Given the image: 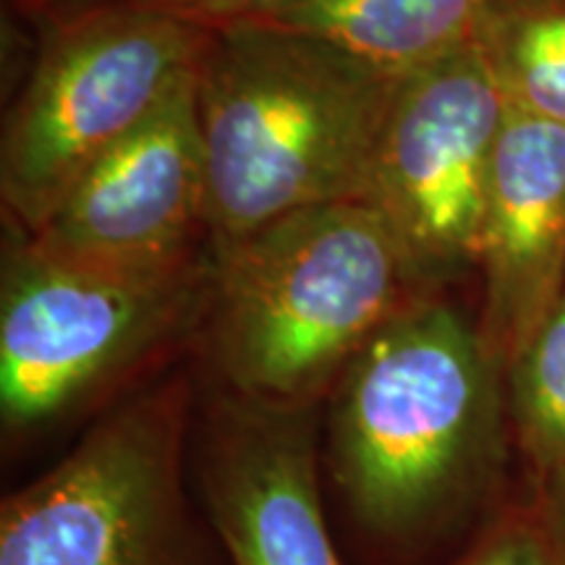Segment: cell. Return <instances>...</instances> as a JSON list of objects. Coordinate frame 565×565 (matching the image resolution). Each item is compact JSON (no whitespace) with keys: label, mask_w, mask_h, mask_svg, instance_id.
Segmentation results:
<instances>
[{"label":"cell","mask_w":565,"mask_h":565,"mask_svg":"<svg viewBox=\"0 0 565 565\" xmlns=\"http://www.w3.org/2000/svg\"><path fill=\"white\" fill-rule=\"evenodd\" d=\"M194 74L212 244L317 204L362 200L404 79L315 34L267 24L210 30Z\"/></svg>","instance_id":"cell-1"},{"label":"cell","mask_w":565,"mask_h":565,"mask_svg":"<svg viewBox=\"0 0 565 565\" xmlns=\"http://www.w3.org/2000/svg\"><path fill=\"white\" fill-rule=\"evenodd\" d=\"M500 377L477 324L414 296L345 364L333 456L364 524L414 532L482 482L500 445Z\"/></svg>","instance_id":"cell-2"},{"label":"cell","mask_w":565,"mask_h":565,"mask_svg":"<svg viewBox=\"0 0 565 565\" xmlns=\"http://www.w3.org/2000/svg\"><path fill=\"white\" fill-rule=\"evenodd\" d=\"M212 343L246 398L296 406L414 299L398 242L362 200L212 244Z\"/></svg>","instance_id":"cell-3"},{"label":"cell","mask_w":565,"mask_h":565,"mask_svg":"<svg viewBox=\"0 0 565 565\" xmlns=\"http://www.w3.org/2000/svg\"><path fill=\"white\" fill-rule=\"evenodd\" d=\"M207 32L126 0L95 3L55 30L0 139V196L24 236L196 66Z\"/></svg>","instance_id":"cell-4"},{"label":"cell","mask_w":565,"mask_h":565,"mask_svg":"<svg viewBox=\"0 0 565 565\" xmlns=\"http://www.w3.org/2000/svg\"><path fill=\"white\" fill-rule=\"evenodd\" d=\"M210 301V265L108 267L42 252L21 233L3 254L0 412L51 422L175 333Z\"/></svg>","instance_id":"cell-5"},{"label":"cell","mask_w":565,"mask_h":565,"mask_svg":"<svg viewBox=\"0 0 565 565\" xmlns=\"http://www.w3.org/2000/svg\"><path fill=\"white\" fill-rule=\"evenodd\" d=\"M505 110L477 38L406 74L395 89L362 202L383 215L416 291L479 265Z\"/></svg>","instance_id":"cell-6"},{"label":"cell","mask_w":565,"mask_h":565,"mask_svg":"<svg viewBox=\"0 0 565 565\" xmlns=\"http://www.w3.org/2000/svg\"><path fill=\"white\" fill-rule=\"evenodd\" d=\"M173 494V422L110 416L58 469L6 500L0 565H152Z\"/></svg>","instance_id":"cell-7"},{"label":"cell","mask_w":565,"mask_h":565,"mask_svg":"<svg viewBox=\"0 0 565 565\" xmlns=\"http://www.w3.org/2000/svg\"><path fill=\"white\" fill-rule=\"evenodd\" d=\"M194 68L82 175L51 221L26 236L34 246L108 267H160L192 257L194 231L204 228Z\"/></svg>","instance_id":"cell-8"},{"label":"cell","mask_w":565,"mask_h":565,"mask_svg":"<svg viewBox=\"0 0 565 565\" xmlns=\"http://www.w3.org/2000/svg\"><path fill=\"white\" fill-rule=\"evenodd\" d=\"M477 270V328L505 374L565 294V126L505 110Z\"/></svg>","instance_id":"cell-9"},{"label":"cell","mask_w":565,"mask_h":565,"mask_svg":"<svg viewBox=\"0 0 565 565\" xmlns=\"http://www.w3.org/2000/svg\"><path fill=\"white\" fill-rule=\"evenodd\" d=\"M233 565H343L320 508L315 448L296 406L246 398L217 422L204 469Z\"/></svg>","instance_id":"cell-10"},{"label":"cell","mask_w":565,"mask_h":565,"mask_svg":"<svg viewBox=\"0 0 565 565\" xmlns=\"http://www.w3.org/2000/svg\"><path fill=\"white\" fill-rule=\"evenodd\" d=\"M494 3L498 0H282L246 24L315 34L385 74L406 76L475 40Z\"/></svg>","instance_id":"cell-11"},{"label":"cell","mask_w":565,"mask_h":565,"mask_svg":"<svg viewBox=\"0 0 565 565\" xmlns=\"http://www.w3.org/2000/svg\"><path fill=\"white\" fill-rule=\"evenodd\" d=\"M477 42L508 110L565 126V0H498Z\"/></svg>","instance_id":"cell-12"},{"label":"cell","mask_w":565,"mask_h":565,"mask_svg":"<svg viewBox=\"0 0 565 565\" xmlns=\"http://www.w3.org/2000/svg\"><path fill=\"white\" fill-rule=\"evenodd\" d=\"M508 414L545 482L565 479V294L508 366Z\"/></svg>","instance_id":"cell-13"},{"label":"cell","mask_w":565,"mask_h":565,"mask_svg":"<svg viewBox=\"0 0 565 565\" xmlns=\"http://www.w3.org/2000/svg\"><path fill=\"white\" fill-rule=\"evenodd\" d=\"M461 565H565V555L545 519L540 524L515 521L494 532Z\"/></svg>","instance_id":"cell-14"},{"label":"cell","mask_w":565,"mask_h":565,"mask_svg":"<svg viewBox=\"0 0 565 565\" xmlns=\"http://www.w3.org/2000/svg\"><path fill=\"white\" fill-rule=\"evenodd\" d=\"M126 3L168 13L202 30H221V26L246 24V21L265 17L282 0H126Z\"/></svg>","instance_id":"cell-15"},{"label":"cell","mask_w":565,"mask_h":565,"mask_svg":"<svg viewBox=\"0 0 565 565\" xmlns=\"http://www.w3.org/2000/svg\"><path fill=\"white\" fill-rule=\"evenodd\" d=\"M545 524L553 532L555 542L565 555V479L547 484V505H545Z\"/></svg>","instance_id":"cell-16"},{"label":"cell","mask_w":565,"mask_h":565,"mask_svg":"<svg viewBox=\"0 0 565 565\" xmlns=\"http://www.w3.org/2000/svg\"><path fill=\"white\" fill-rule=\"evenodd\" d=\"M21 3L30 6V9H51V6L71 3V0H21ZM97 3H110V0H97Z\"/></svg>","instance_id":"cell-17"}]
</instances>
